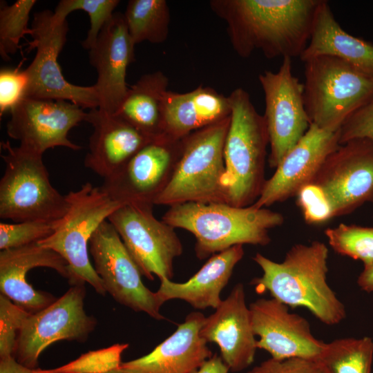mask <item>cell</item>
<instances>
[{
  "instance_id": "11",
  "label": "cell",
  "mask_w": 373,
  "mask_h": 373,
  "mask_svg": "<svg viewBox=\"0 0 373 373\" xmlns=\"http://www.w3.org/2000/svg\"><path fill=\"white\" fill-rule=\"evenodd\" d=\"M85 282L80 281L46 308L29 314L18 334L16 360L37 369L39 355L50 345L61 340L86 342L97 320L85 312Z\"/></svg>"
},
{
  "instance_id": "6",
  "label": "cell",
  "mask_w": 373,
  "mask_h": 373,
  "mask_svg": "<svg viewBox=\"0 0 373 373\" xmlns=\"http://www.w3.org/2000/svg\"><path fill=\"white\" fill-rule=\"evenodd\" d=\"M303 99L310 122L338 131L343 123L373 97V76L332 56L304 61Z\"/></svg>"
},
{
  "instance_id": "26",
  "label": "cell",
  "mask_w": 373,
  "mask_h": 373,
  "mask_svg": "<svg viewBox=\"0 0 373 373\" xmlns=\"http://www.w3.org/2000/svg\"><path fill=\"white\" fill-rule=\"evenodd\" d=\"M318 56L338 58L373 76V44L345 32L324 0L317 8L310 39L300 59L304 62Z\"/></svg>"
},
{
  "instance_id": "15",
  "label": "cell",
  "mask_w": 373,
  "mask_h": 373,
  "mask_svg": "<svg viewBox=\"0 0 373 373\" xmlns=\"http://www.w3.org/2000/svg\"><path fill=\"white\" fill-rule=\"evenodd\" d=\"M10 113L7 133L26 150L43 155L46 150L57 146L82 149L68 136L73 128L86 122L87 113L73 102L24 97Z\"/></svg>"
},
{
  "instance_id": "18",
  "label": "cell",
  "mask_w": 373,
  "mask_h": 373,
  "mask_svg": "<svg viewBox=\"0 0 373 373\" xmlns=\"http://www.w3.org/2000/svg\"><path fill=\"white\" fill-rule=\"evenodd\" d=\"M200 334L207 343L218 345L220 356L230 371L240 372L253 363L257 340L242 283L236 284L215 312L205 317Z\"/></svg>"
},
{
  "instance_id": "27",
  "label": "cell",
  "mask_w": 373,
  "mask_h": 373,
  "mask_svg": "<svg viewBox=\"0 0 373 373\" xmlns=\"http://www.w3.org/2000/svg\"><path fill=\"white\" fill-rule=\"evenodd\" d=\"M168 81L160 72L143 75L113 113L152 139L162 137V101Z\"/></svg>"
},
{
  "instance_id": "23",
  "label": "cell",
  "mask_w": 373,
  "mask_h": 373,
  "mask_svg": "<svg viewBox=\"0 0 373 373\" xmlns=\"http://www.w3.org/2000/svg\"><path fill=\"white\" fill-rule=\"evenodd\" d=\"M169 141L160 137L146 144L123 167L104 179L101 189L122 204H153L154 197L164 184L171 162Z\"/></svg>"
},
{
  "instance_id": "14",
  "label": "cell",
  "mask_w": 373,
  "mask_h": 373,
  "mask_svg": "<svg viewBox=\"0 0 373 373\" xmlns=\"http://www.w3.org/2000/svg\"><path fill=\"white\" fill-rule=\"evenodd\" d=\"M310 183L324 193L333 218L373 203V142L359 138L340 145Z\"/></svg>"
},
{
  "instance_id": "2",
  "label": "cell",
  "mask_w": 373,
  "mask_h": 373,
  "mask_svg": "<svg viewBox=\"0 0 373 373\" xmlns=\"http://www.w3.org/2000/svg\"><path fill=\"white\" fill-rule=\"evenodd\" d=\"M328 253L326 245L316 240L294 245L281 262L257 253L253 260L262 274L251 283L258 294L269 292L287 306L305 307L326 325L338 324L346 312L327 283Z\"/></svg>"
},
{
  "instance_id": "34",
  "label": "cell",
  "mask_w": 373,
  "mask_h": 373,
  "mask_svg": "<svg viewBox=\"0 0 373 373\" xmlns=\"http://www.w3.org/2000/svg\"><path fill=\"white\" fill-rule=\"evenodd\" d=\"M58 221L31 220L0 223V249L18 248L38 242L50 236Z\"/></svg>"
},
{
  "instance_id": "7",
  "label": "cell",
  "mask_w": 373,
  "mask_h": 373,
  "mask_svg": "<svg viewBox=\"0 0 373 373\" xmlns=\"http://www.w3.org/2000/svg\"><path fill=\"white\" fill-rule=\"evenodd\" d=\"M5 171L0 180V218L15 222L58 221L69 203L52 185L42 155L1 142Z\"/></svg>"
},
{
  "instance_id": "17",
  "label": "cell",
  "mask_w": 373,
  "mask_h": 373,
  "mask_svg": "<svg viewBox=\"0 0 373 373\" xmlns=\"http://www.w3.org/2000/svg\"><path fill=\"white\" fill-rule=\"evenodd\" d=\"M340 129L331 131L310 124L308 130L265 181L257 208H266L296 196L310 183L327 157L339 146Z\"/></svg>"
},
{
  "instance_id": "35",
  "label": "cell",
  "mask_w": 373,
  "mask_h": 373,
  "mask_svg": "<svg viewBox=\"0 0 373 373\" xmlns=\"http://www.w3.org/2000/svg\"><path fill=\"white\" fill-rule=\"evenodd\" d=\"M29 314L0 295V358L15 357L19 332Z\"/></svg>"
},
{
  "instance_id": "28",
  "label": "cell",
  "mask_w": 373,
  "mask_h": 373,
  "mask_svg": "<svg viewBox=\"0 0 373 373\" xmlns=\"http://www.w3.org/2000/svg\"><path fill=\"white\" fill-rule=\"evenodd\" d=\"M124 17L135 45L144 41L159 44L167 37L170 15L164 0H131Z\"/></svg>"
},
{
  "instance_id": "8",
  "label": "cell",
  "mask_w": 373,
  "mask_h": 373,
  "mask_svg": "<svg viewBox=\"0 0 373 373\" xmlns=\"http://www.w3.org/2000/svg\"><path fill=\"white\" fill-rule=\"evenodd\" d=\"M66 197L68 211L54 232L38 244L55 251L66 261L72 276L70 285L84 281L104 296L107 292L104 283L89 260V242L99 225L123 204L90 182L70 191Z\"/></svg>"
},
{
  "instance_id": "30",
  "label": "cell",
  "mask_w": 373,
  "mask_h": 373,
  "mask_svg": "<svg viewBox=\"0 0 373 373\" xmlns=\"http://www.w3.org/2000/svg\"><path fill=\"white\" fill-rule=\"evenodd\" d=\"M35 0H18L11 5L0 3V55L2 59L8 61L10 55L19 48V43L26 35H31L28 27L31 10Z\"/></svg>"
},
{
  "instance_id": "16",
  "label": "cell",
  "mask_w": 373,
  "mask_h": 373,
  "mask_svg": "<svg viewBox=\"0 0 373 373\" xmlns=\"http://www.w3.org/2000/svg\"><path fill=\"white\" fill-rule=\"evenodd\" d=\"M249 309L254 333L260 338L257 347L271 358L320 360L326 343L316 338L307 321L291 313L287 305L273 298H260Z\"/></svg>"
},
{
  "instance_id": "41",
  "label": "cell",
  "mask_w": 373,
  "mask_h": 373,
  "mask_svg": "<svg viewBox=\"0 0 373 373\" xmlns=\"http://www.w3.org/2000/svg\"><path fill=\"white\" fill-rule=\"evenodd\" d=\"M0 373H39L37 369H31L19 363L15 357L0 358Z\"/></svg>"
},
{
  "instance_id": "9",
  "label": "cell",
  "mask_w": 373,
  "mask_h": 373,
  "mask_svg": "<svg viewBox=\"0 0 373 373\" xmlns=\"http://www.w3.org/2000/svg\"><path fill=\"white\" fill-rule=\"evenodd\" d=\"M32 40L28 51L35 56L25 69L28 86L25 97L59 99L73 102L82 108H96L99 99L93 86H78L68 82L58 63V56L66 41L68 25L50 10L35 12L31 26Z\"/></svg>"
},
{
  "instance_id": "31",
  "label": "cell",
  "mask_w": 373,
  "mask_h": 373,
  "mask_svg": "<svg viewBox=\"0 0 373 373\" xmlns=\"http://www.w3.org/2000/svg\"><path fill=\"white\" fill-rule=\"evenodd\" d=\"M325 234L337 254L359 260L364 266L373 264V227L341 223L326 229Z\"/></svg>"
},
{
  "instance_id": "19",
  "label": "cell",
  "mask_w": 373,
  "mask_h": 373,
  "mask_svg": "<svg viewBox=\"0 0 373 373\" xmlns=\"http://www.w3.org/2000/svg\"><path fill=\"white\" fill-rule=\"evenodd\" d=\"M134 46L124 14L114 13L89 50L90 63L97 74L94 86L99 109L113 114L125 97L126 70L134 60Z\"/></svg>"
},
{
  "instance_id": "10",
  "label": "cell",
  "mask_w": 373,
  "mask_h": 373,
  "mask_svg": "<svg viewBox=\"0 0 373 373\" xmlns=\"http://www.w3.org/2000/svg\"><path fill=\"white\" fill-rule=\"evenodd\" d=\"M151 203L133 202L122 205L108 218L138 267L150 280L154 275L160 280H171L173 263L182 253L180 240L174 228L153 214Z\"/></svg>"
},
{
  "instance_id": "32",
  "label": "cell",
  "mask_w": 373,
  "mask_h": 373,
  "mask_svg": "<svg viewBox=\"0 0 373 373\" xmlns=\"http://www.w3.org/2000/svg\"><path fill=\"white\" fill-rule=\"evenodd\" d=\"M119 3L118 0H61L54 12L64 19H66L75 10H83L88 13L90 28L82 45L89 50L95 45L103 27L114 15L113 11Z\"/></svg>"
},
{
  "instance_id": "3",
  "label": "cell",
  "mask_w": 373,
  "mask_h": 373,
  "mask_svg": "<svg viewBox=\"0 0 373 373\" xmlns=\"http://www.w3.org/2000/svg\"><path fill=\"white\" fill-rule=\"evenodd\" d=\"M162 220L191 232L199 259L244 244L266 245L269 231L283 224V216L253 204L237 207L222 202H186L170 207Z\"/></svg>"
},
{
  "instance_id": "36",
  "label": "cell",
  "mask_w": 373,
  "mask_h": 373,
  "mask_svg": "<svg viewBox=\"0 0 373 373\" xmlns=\"http://www.w3.org/2000/svg\"><path fill=\"white\" fill-rule=\"evenodd\" d=\"M296 202L309 224H318L332 218L329 204L321 189L313 183L304 186L297 193Z\"/></svg>"
},
{
  "instance_id": "25",
  "label": "cell",
  "mask_w": 373,
  "mask_h": 373,
  "mask_svg": "<svg viewBox=\"0 0 373 373\" xmlns=\"http://www.w3.org/2000/svg\"><path fill=\"white\" fill-rule=\"evenodd\" d=\"M244 256L242 245L233 246L213 255L206 263L184 283L160 280L157 291L164 302L182 300L194 309H216L222 299L220 294L227 285L234 267Z\"/></svg>"
},
{
  "instance_id": "37",
  "label": "cell",
  "mask_w": 373,
  "mask_h": 373,
  "mask_svg": "<svg viewBox=\"0 0 373 373\" xmlns=\"http://www.w3.org/2000/svg\"><path fill=\"white\" fill-rule=\"evenodd\" d=\"M28 79L25 70L3 68L0 70V115L10 112L25 97Z\"/></svg>"
},
{
  "instance_id": "39",
  "label": "cell",
  "mask_w": 373,
  "mask_h": 373,
  "mask_svg": "<svg viewBox=\"0 0 373 373\" xmlns=\"http://www.w3.org/2000/svg\"><path fill=\"white\" fill-rule=\"evenodd\" d=\"M247 373H328L316 360L290 358L276 360L270 358L254 367Z\"/></svg>"
},
{
  "instance_id": "33",
  "label": "cell",
  "mask_w": 373,
  "mask_h": 373,
  "mask_svg": "<svg viewBox=\"0 0 373 373\" xmlns=\"http://www.w3.org/2000/svg\"><path fill=\"white\" fill-rule=\"evenodd\" d=\"M128 343H116L110 347L89 351L74 361L50 370L37 368L39 373H108L119 370L123 352Z\"/></svg>"
},
{
  "instance_id": "40",
  "label": "cell",
  "mask_w": 373,
  "mask_h": 373,
  "mask_svg": "<svg viewBox=\"0 0 373 373\" xmlns=\"http://www.w3.org/2000/svg\"><path fill=\"white\" fill-rule=\"evenodd\" d=\"M229 371L221 356L214 354L194 373H228Z\"/></svg>"
},
{
  "instance_id": "22",
  "label": "cell",
  "mask_w": 373,
  "mask_h": 373,
  "mask_svg": "<svg viewBox=\"0 0 373 373\" xmlns=\"http://www.w3.org/2000/svg\"><path fill=\"white\" fill-rule=\"evenodd\" d=\"M86 122L93 127L84 166L104 179L122 167L144 146L155 140L113 113L98 108L87 113Z\"/></svg>"
},
{
  "instance_id": "29",
  "label": "cell",
  "mask_w": 373,
  "mask_h": 373,
  "mask_svg": "<svg viewBox=\"0 0 373 373\" xmlns=\"http://www.w3.org/2000/svg\"><path fill=\"white\" fill-rule=\"evenodd\" d=\"M372 359L373 341L365 336L326 343L319 361L328 373H370Z\"/></svg>"
},
{
  "instance_id": "1",
  "label": "cell",
  "mask_w": 373,
  "mask_h": 373,
  "mask_svg": "<svg viewBox=\"0 0 373 373\" xmlns=\"http://www.w3.org/2000/svg\"><path fill=\"white\" fill-rule=\"evenodd\" d=\"M321 0H227L212 3L228 23L237 53L260 50L268 58L299 57L310 39Z\"/></svg>"
},
{
  "instance_id": "12",
  "label": "cell",
  "mask_w": 373,
  "mask_h": 373,
  "mask_svg": "<svg viewBox=\"0 0 373 373\" xmlns=\"http://www.w3.org/2000/svg\"><path fill=\"white\" fill-rule=\"evenodd\" d=\"M89 252L106 292L117 303L155 320L164 319L160 308L165 302L157 291L153 292L144 285L138 267L108 220L92 236Z\"/></svg>"
},
{
  "instance_id": "38",
  "label": "cell",
  "mask_w": 373,
  "mask_h": 373,
  "mask_svg": "<svg viewBox=\"0 0 373 373\" xmlns=\"http://www.w3.org/2000/svg\"><path fill=\"white\" fill-rule=\"evenodd\" d=\"M359 138L373 142V97L352 114L340 128V145Z\"/></svg>"
},
{
  "instance_id": "43",
  "label": "cell",
  "mask_w": 373,
  "mask_h": 373,
  "mask_svg": "<svg viewBox=\"0 0 373 373\" xmlns=\"http://www.w3.org/2000/svg\"><path fill=\"white\" fill-rule=\"evenodd\" d=\"M108 373H122V372L119 370H115Z\"/></svg>"
},
{
  "instance_id": "20",
  "label": "cell",
  "mask_w": 373,
  "mask_h": 373,
  "mask_svg": "<svg viewBox=\"0 0 373 373\" xmlns=\"http://www.w3.org/2000/svg\"><path fill=\"white\" fill-rule=\"evenodd\" d=\"M36 267L52 269L69 283L72 280L66 261L38 242L0 252L1 294L30 314L46 308L57 300L50 293L36 290L27 283V273Z\"/></svg>"
},
{
  "instance_id": "13",
  "label": "cell",
  "mask_w": 373,
  "mask_h": 373,
  "mask_svg": "<svg viewBox=\"0 0 373 373\" xmlns=\"http://www.w3.org/2000/svg\"><path fill=\"white\" fill-rule=\"evenodd\" d=\"M265 101L263 115L269 134V164L276 168L308 130L310 122L303 99V84L292 72L291 58H283L276 73L258 77Z\"/></svg>"
},
{
  "instance_id": "24",
  "label": "cell",
  "mask_w": 373,
  "mask_h": 373,
  "mask_svg": "<svg viewBox=\"0 0 373 373\" xmlns=\"http://www.w3.org/2000/svg\"><path fill=\"white\" fill-rule=\"evenodd\" d=\"M162 111L163 136L171 141L229 117L231 106L228 97L199 86L186 93L166 90Z\"/></svg>"
},
{
  "instance_id": "42",
  "label": "cell",
  "mask_w": 373,
  "mask_h": 373,
  "mask_svg": "<svg viewBox=\"0 0 373 373\" xmlns=\"http://www.w3.org/2000/svg\"><path fill=\"white\" fill-rule=\"evenodd\" d=\"M357 283L362 290L367 292L373 291V264L364 266L363 270L358 277Z\"/></svg>"
},
{
  "instance_id": "4",
  "label": "cell",
  "mask_w": 373,
  "mask_h": 373,
  "mask_svg": "<svg viewBox=\"0 0 373 373\" xmlns=\"http://www.w3.org/2000/svg\"><path fill=\"white\" fill-rule=\"evenodd\" d=\"M228 97L230 124L224 146L227 203L245 207L257 200L266 181L269 134L264 116L256 111L247 91L237 88Z\"/></svg>"
},
{
  "instance_id": "5",
  "label": "cell",
  "mask_w": 373,
  "mask_h": 373,
  "mask_svg": "<svg viewBox=\"0 0 373 373\" xmlns=\"http://www.w3.org/2000/svg\"><path fill=\"white\" fill-rule=\"evenodd\" d=\"M229 124L230 115L186 140L179 162L153 204L227 203L224 146Z\"/></svg>"
},
{
  "instance_id": "21",
  "label": "cell",
  "mask_w": 373,
  "mask_h": 373,
  "mask_svg": "<svg viewBox=\"0 0 373 373\" xmlns=\"http://www.w3.org/2000/svg\"><path fill=\"white\" fill-rule=\"evenodd\" d=\"M205 316L189 314L177 329L149 354L122 363V373H194L213 356L200 331Z\"/></svg>"
}]
</instances>
